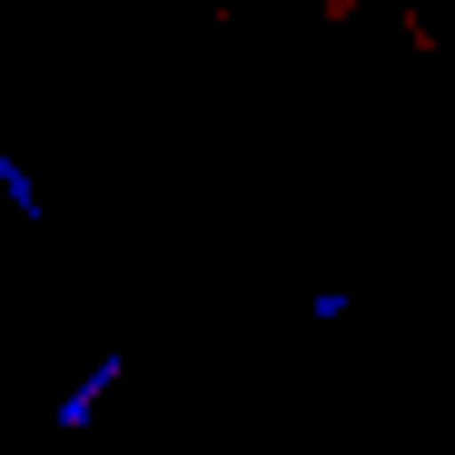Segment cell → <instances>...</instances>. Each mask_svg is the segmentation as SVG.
<instances>
[{"mask_svg": "<svg viewBox=\"0 0 455 455\" xmlns=\"http://www.w3.org/2000/svg\"><path fill=\"white\" fill-rule=\"evenodd\" d=\"M119 376H129V356H90V376H80V387L50 406V435H90V416L119 396Z\"/></svg>", "mask_w": 455, "mask_h": 455, "instance_id": "1", "label": "cell"}, {"mask_svg": "<svg viewBox=\"0 0 455 455\" xmlns=\"http://www.w3.org/2000/svg\"><path fill=\"white\" fill-rule=\"evenodd\" d=\"M0 198H11V208H20V218H40V188H30V169H20V159H11V148H0Z\"/></svg>", "mask_w": 455, "mask_h": 455, "instance_id": "2", "label": "cell"}]
</instances>
